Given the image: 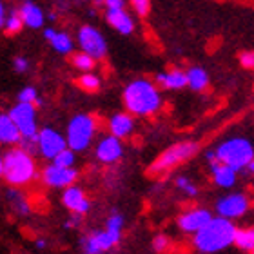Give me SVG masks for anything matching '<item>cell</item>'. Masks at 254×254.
<instances>
[{
    "mask_svg": "<svg viewBox=\"0 0 254 254\" xmlns=\"http://www.w3.org/2000/svg\"><path fill=\"white\" fill-rule=\"evenodd\" d=\"M37 143L38 149L42 151V154L48 156V158H55L57 154L62 153L64 149H65V140L55 129H44V131L38 132Z\"/></svg>",
    "mask_w": 254,
    "mask_h": 254,
    "instance_id": "cell-10",
    "label": "cell"
},
{
    "mask_svg": "<svg viewBox=\"0 0 254 254\" xmlns=\"http://www.w3.org/2000/svg\"><path fill=\"white\" fill-rule=\"evenodd\" d=\"M20 18H22V24H27L29 27H40L44 24V13L42 9L38 7V5L31 4V2H27V4L22 5L20 9Z\"/></svg>",
    "mask_w": 254,
    "mask_h": 254,
    "instance_id": "cell-18",
    "label": "cell"
},
{
    "mask_svg": "<svg viewBox=\"0 0 254 254\" xmlns=\"http://www.w3.org/2000/svg\"><path fill=\"white\" fill-rule=\"evenodd\" d=\"M51 44L59 53H69L73 49V42L65 33H55V37L51 38Z\"/></svg>",
    "mask_w": 254,
    "mask_h": 254,
    "instance_id": "cell-24",
    "label": "cell"
},
{
    "mask_svg": "<svg viewBox=\"0 0 254 254\" xmlns=\"http://www.w3.org/2000/svg\"><path fill=\"white\" fill-rule=\"evenodd\" d=\"M156 82H158L162 87H167V89H182V87L187 85V76L184 71L173 69L169 73L158 74V76H156Z\"/></svg>",
    "mask_w": 254,
    "mask_h": 254,
    "instance_id": "cell-19",
    "label": "cell"
},
{
    "mask_svg": "<svg viewBox=\"0 0 254 254\" xmlns=\"http://www.w3.org/2000/svg\"><path fill=\"white\" fill-rule=\"evenodd\" d=\"M211 218L212 216L209 211L194 209V211H189V212H186V214H182L178 223H180V227L184 229L186 233H198Z\"/></svg>",
    "mask_w": 254,
    "mask_h": 254,
    "instance_id": "cell-13",
    "label": "cell"
},
{
    "mask_svg": "<svg viewBox=\"0 0 254 254\" xmlns=\"http://www.w3.org/2000/svg\"><path fill=\"white\" fill-rule=\"evenodd\" d=\"M44 182L51 187H69L76 180V171L74 169H64V167H57V165H51V167H46L42 173Z\"/></svg>",
    "mask_w": 254,
    "mask_h": 254,
    "instance_id": "cell-12",
    "label": "cell"
},
{
    "mask_svg": "<svg viewBox=\"0 0 254 254\" xmlns=\"http://www.w3.org/2000/svg\"><path fill=\"white\" fill-rule=\"evenodd\" d=\"M132 5H134V11L138 13V16H147L149 11H151V4H149L147 0H134L132 2Z\"/></svg>",
    "mask_w": 254,
    "mask_h": 254,
    "instance_id": "cell-31",
    "label": "cell"
},
{
    "mask_svg": "<svg viewBox=\"0 0 254 254\" xmlns=\"http://www.w3.org/2000/svg\"><path fill=\"white\" fill-rule=\"evenodd\" d=\"M2 175L11 186H24L35 176L33 158L22 149H11L2 160Z\"/></svg>",
    "mask_w": 254,
    "mask_h": 254,
    "instance_id": "cell-3",
    "label": "cell"
},
{
    "mask_svg": "<svg viewBox=\"0 0 254 254\" xmlns=\"http://www.w3.org/2000/svg\"><path fill=\"white\" fill-rule=\"evenodd\" d=\"M122 151L124 149L120 140L115 136H109V138H104L100 142V145L96 147V156L104 164H111V162H117L122 156Z\"/></svg>",
    "mask_w": 254,
    "mask_h": 254,
    "instance_id": "cell-14",
    "label": "cell"
},
{
    "mask_svg": "<svg viewBox=\"0 0 254 254\" xmlns=\"http://www.w3.org/2000/svg\"><path fill=\"white\" fill-rule=\"evenodd\" d=\"M211 171L212 175H214V180H216L218 186L222 187L234 186V182H236V171H233L227 165H223L222 162H218L216 156L211 160Z\"/></svg>",
    "mask_w": 254,
    "mask_h": 254,
    "instance_id": "cell-16",
    "label": "cell"
},
{
    "mask_svg": "<svg viewBox=\"0 0 254 254\" xmlns=\"http://www.w3.org/2000/svg\"><path fill=\"white\" fill-rule=\"evenodd\" d=\"M153 247H154V251L164 253V251L169 247V240H167V236H164V234L156 236V238H154V242H153Z\"/></svg>",
    "mask_w": 254,
    "mask_h": 254,
    "instance_id": "cell-34",
    "label": "cell"
},
{
    "mask_svg": "<svg viewBox=\"0 0 254 254\" xmlns=\"http://www.w3.org/2000/svg\"><path fill=\"white\" fill-rule=\"evenodd\" d=\"M37 247H38V249H44V247H46V242H44V240H38Z\"/></svg>",
    "mask_w": 254,
    "mask_h": 254,
    "instance_id": "cell-41",
    "label": "cell"
},
{
    "mask_svg": "<svg viewBox=\"0 0 254 254\" xmlns=\"http://www.w3.org/2000/svg\"><path fill=\"white\" fill-rule=\"evenodd\" d=\"M106 5H109V9H124L122 0H109Z\"/></svg>",
    "mask_w": 254,
    "mask_h": 254,
    "instance_id": "cell-36",
    "label": "cell"
},
{
    "mask_svg": "<svg viewBox=\"0 0 254 254\" xmlns=\"http://www.w3.org/2000/svg\"><path fill=\"white\" fill-rule=\"evenodd\" d=\"M20 132L11 122L7 115H0V143H16L20 142Z\"/></svg>",
    "mask_w": 254,
    "mask_h": 254,
    "instance_id": "cell-20",
    "label": "cell"
},
{
    "mask_svg": "<svg viewBox=\"0 0 254 254\" xmlns=\"http://www.w3.org/2000/svg\"><path fill=\"white\" fill-rule=\"evenodd\" d=\"M187 76V85H190V89L194 91H203L209 85V76L201 67H192L186 73Z\"/></svg>",
    "mask_w": 254,
    "mask_h": 254,
    "instance_id": "cell-22",
    "label": "cell"
},
{
    "mask_svg": "<svg viewBox=\"0 0 254 254\" xmlns=\"http://www.w3.org/2000/svg\"><path fill=\"white\" fill-rule=\"evenodd\" d=\"M4 20H5L4 18V5L0 4V27L4 26Z\"/></svg>",
    "mask_w": 254,
    "mask_h": 254,
    "instance_id": "cell-39",
    "label": "cell"
},
{
    "mask_svg": "<svg viewBox=\"0 0 254 254\" xmlns=\"http://www.w3.org/2000/svg\"><path fill=\"white\" fill-rule=\"evenodd\" d=\"M247 209H249V200L245 194H231L218 201V212L223 220L242 216Z\"/></svg>",
    "mask_w": 254,
    "mask_h": 254,
    "instance_id": "cell-11",
    "label": "cell"
},
{
    "mask_svg": "<svg viewBox=\"0 0 254 254\" xmlns=\"http://www.w3.org/2000/svg\"><path fill=\"white\" fill-rule=\"evenodd\" d=\"M27 67H29V64H27L26 59H15V69L18 71V73L27 71Z\"/></svg>",
    "mask_w": 254,
    "mask_h": 254,
    "instance_id": "cell-35",
    "label": "cell"
},
{
    "mask_svg": "<svg viewBox=\"0 0 254 254\" xmlns=\"http://www.w3.org/2000/svg\"><path fill=\"white\" fill-rule=\"evenodd\" d=\"M176 186L180 187V189H186V187L189 186V182H187V178H184V176H180V178L176 180Z\"/></svg>",
    "mask_w": 254,
    "mask_h": 254,
    "instance_id": "cell-37",
    "label": "cell"
},
{
    "mask_svg": "<svg viewBox=\"0 0 254 254\" xmlns=\"http://www.w3.org/2000/svg\"><path fill=\"white\" fill-rule=\"evenodd\" d=\"M78 85L84 91H87V93H96V91L100 89V78H98L96 74L87 73L78 78Z\"/></svg>",
    "mask_w": 254,
    "mask_h": 254,
    "instance_id": "cell-25",
    "label": "cell"
},
{
    "mask_svg": "<svg viewBox=\"0 0 254 254\" xmlns=\"http://www.w3.org/2000/svg\"><path fill=\"white\" fill-rule=\"evenodd\" d=\"M37 98H38L37 91L33 89V87H26V89L18 95V104H27V106H33Z\"/></svg>",
    "mask_w": 254,
    "mask_h": 254,
    "instance_id": "cell-29",
    "label": "cell"
},
{
    "mask_svg": "<svg viewBox=\"0 0 254 254\" xmlns=\"http://www.w3.org/2000/svg\"><path fill=\"white\" fill-rule=\"evenodd\" d=\"M118 242H120V233H118V231H109V229H106V231L95 233L93 236H89V238L85 240L84 253L85 254H100V253H104V251L113 249Z\"/></svg>",
    "mask_w": 254,
    "mask_h": 254,
    "instance_id": "cell-9",
    "label": "cell"
},
{
    "mask_svg": "<svg viewBox=\"0 0 254 254\" xmlns=\"http://www.w3.org/2000/svg\"><path fill=\"white\" fill-rule=\"evenodd\" d=\"M9 200L13 201V205H15L16 211L22 212V214H26V212H27V203L24 201V198L20 196V192H16V190H11V192H9Z\"/></svg>",
    "mask_w": 254,
    "mask_h": 254,
    "instance_id": "cell-30",
    "label": "cell"
},
{
    "mask_svg": "<svg viewBox=\"0 0 254 254\" xmlns=\"http://www.w3.org/2000/svg\"><path fill=\"white\" fill-rule=\"evenodd\" d=\"M122 223H124V218L120 216V214H113V216L107 220V229H109V231H118V233H120Z\"/></svg>",
    "mask_w": 254,
    "mask_h": 254,
    "instance_id": "cell-33",
    "label": "cell"
},
{
    "mask_svg": "<svg viewBox=\"0 0 254 254\" xmlns=\"http://www.w3.org/2000/svg\"><path fill=\"white\" fill-rule=\"evenodd\" d=\"M78 42L84 49L85 55H89L91 59H102L106 55V40L100 35V31H96L95 27L84 26L78 33Z\"/></svg>",
    "mask_w": 254,
    "mask_h": 254,
    "instance_id": "cell-8",
    "label": "cell"
},
{
    "mask_svg": "<svg viewBox=\"0 0 254 254\" xmlns=\"http://www.w3.org/2000/svg\"><path fill=\"white\" fill-rule=\"evenodd\" d=\"M71 60H73L74 67L82 69V71H91V69L96 65L95 60L91 59L89 55H85V53H74L73 57H71Z\"/></svg>",
    "mask_w": 254,
    "mask_h": 254,
    "instance_id": "cell-26",
    "label": "cell"
},
{
    "mask_svg": "<svg viewBox=\"0 0 254 254\" xmlns=\"http://www.w3.org/2000/svg\"><path fill=\"white\" fill-rule=\"evenodd\" d=\"M84 254H85V253H84Z\"/></svg>",
    "mask_w": 254,
    "mask_h": 254,
    "instance_id": "cell-43",
    "label": "cell"
},
{
    "mask_svg": "<svg viewBox=\"0 0 254 254\" xmlns=\"http://www.w3.org/2000/svg\"><path fill=\"white\" fill-rule=\"evenodd\" d=\"M62 201H64V205L69 207V209L73 212H76L78 216L89 211V200H87L84 192L80 189H76V187H67L65 192H64Z\"/></svg>",
    "mask_w": 254,
    "mask_h": 254,
    "instance_id": "cell-15",
    "label": "cell"
},
{
    "mask_svg": "<svg viewBox=\"0 0 254 254\" xmlns=\"http://www.w3.org/2000/svg\"><path fill=\"white\" fill-rule=\"evenodd\" d=\"M109 127H111V132L115 138L127 136L132 131V118L129 115H124V113L115 115L111 118V122H109Z\"/></svg>",
    "mask_w": 254,
    "mask_h": 254,
    "instance_id": "cell-21",
    "label": "cell"
},
{
    "mask_svg": "<svg viewBox=\"0 0 254 254\" xmlns=\"http://www.w3.org/2000/svg\"><path fill=\"white\" fill-rule=\"evenodd\" d=\"M74 162V154L73 151H69V149H64L62 153H59L55 156V165L57 167H64V169H69Z\"/></svg>",
    "mask_w": 254,
    "mask_h": 254,
    "instance_id": "cell-28",
    "label": "cell"
},
{
    "mask_svg": "<svg viewBox=\"0 0 254 254\" xmlns=\"http://www.w3.org/2000/svg\"><path fill=\"white\" fill-rule=\"evenodd\" d=\"M234 225L223 218H211L203 227L196 233L194 244L201 253H216L233 244Z\"/></svg>",
    "mask_w": 254,
    "mask_h": 254,
    "instance_id": "cell-1",
    "label": "cell"
},
{
    "mask_svg": "<svg viewBox=\"0 0 254 254\" xmlns=\"http://www.w3.org/2000/svg\"><path fill=\"white\" fill-rule=\"evenodd\" d=\"M184 190H186L187 194H190V196H192V194H196V187H194V186H190V184H189V186H187Z\"/></svg>",
    "mask_w": 254,
    "mask_h": 254,
    "instance_id": "cell-38",
    "label": "cell"
},
{
    "mask_svg": "<svg viewBox=\"0 0 254 254\" xmlns=\"http://www.w3.org/2000/svg\"><path fill=\"white\" fill-rule=\"evenodd\" d=\"M218 162L231 167L233 171L244 169L253 164V145L244 138H233L223 142L214 153Z\"/></svg>",
    "mask_w": 254,
    "mask_h": 254,
    "instance_id": "cell-4",
    "label": "cell"
},
{
    "mask_svg": "<svg viewBox=\"0 0 254 254\" xmlns=\"http://www.w3.org/2000/svg\"><path fill=\"white\" fill-rule=\"evenodd\" d=\"M198 151V143L196 142H180L169 147L164 154H160L158 158L154 160V164L149 167V175H162L165 171H169L171 167L186 162L192 154Z\"/></svg>",
    "mask_w": 254,
    "mask_h": 254,
    "instance_id": "cell-5",
    "label": "cell"
},
{
    "mask_svg": "<svg viewBox=\"0 0 254 254\" xmlns=\"http://www.w3.org/2000/svg\"><path fill=\"white\" fill-rule=\"evenodd\" d=\"M44 35H46V38H48V40H51V38L55 37V29H46V33H44Z\"/></svg>",
    "mask_w": 254,
    "mask_h": 254,
    "instance_id": "cell-40",
    "label": "cell"
},
{
    "mask_svg": "<svg viewBox=\"0 0 254 254\" xmlns=\"http://www.w3.org/2000/svg\"><path fill=\"white\" fill-rule=\"evenodd\" d=\"M5 24V31L13 35V33H18L22 29V18L18 15V11H11V15L4 20Z\"/></svg>",
    "mask_w": 254,
    "mask_h": 254,
    "instance_id": "cell-27",
    "label": "cell"
},
{
    "mask_svg": "<svg viewBox=\"0 0 254 254\" xmlns=\"http://www.w3.org/2000/svg\"><path fill=\"white\" fill-rule=\"evenodd\" d=\"M0 176H2V158H0Z\"/></svg>",
    "mask_w": 254,
    "mask_h": 254,
    "instance_id": "cell-42",
    "label": "cell"
},
{
    "mask_svg": "<svg viewBox=\"0 0 254 254\" xmlns=\"http://www.w3.org/2000/svg\"><path fill=\"white\" fill-rule=\"evenodd\" d=\"M233 244H236L242 251L253 253L254 249V231L253 229H238L234 231Z\"/></svg>",
    "mask_w": 254,
    "mask_h": 254,
    "instance_id": "cell-23",
    "label": "cell"
},
{
    "mask_svg": "<svg viewBox=\"0 0 254 254\" xmlns=\"http://www.w3.org/2000/svg\"><path fill=\"white\" fill-rule=\"evenodd\" d=\"M126 107L134 115H149L160 107V95L156 87L147 80H136L127 85L124 93Z\"/></svg>",
    "mask_w": 254,
    "mask_h": 254,
    "instance_id": "cell-2",
    "label": "cell"
},
{
    "mask_svg": "<svg viewBox=\"0 0 254 254\" xmlns=\"http://www.w3.org/2000/svg\"><path fill=\"white\" fill-rule=\"evenodd\" d=\"M96 124L95 118L87 115H78L69 124L67 129V143L73 151H84L89 145L91 138L95 134Z\"/></svg>",
    "mask_w": 254,
    "mask_h": 254,
    "instance_id": "cell-6",
    "label": "cell"
},
{
    "mask_svg": "<svg viewBox=\"0 0 254 254\" xmlns=\"http://www.w3.org/2000/svg\"><path fill=\"white\" fill-rule=\"evenodd\" d=\"M7 117L11 118V122L15 124L22 138L37 136V117H35V107L33 106L16 104Z\"/></svg>",
    "mask_w": 254,
    "mask_h": 254,
    "instance_id": "cell-7",
    "label": "cell"
},
{
    "mask_svg": "<svg viewBox=\"0 0 254 254\" xmlns=\"http://www.w3.org/2000/svg\"><path fill=\"white\" fill-rule=\"evenodd\" d=\"M107 22L111 24L117 31L129 35L134 29V22L131 20V16L127 15L124 9H109L107 11Z\"/></svg>",
    "mask_w": 254,
    "mask_h": 254,
    "instance_id": "cell-17",
    "label": "cell"
},
{
    "mask_svg": "<svg viewBox=\"0 0 254 254\" xmlns=\"http://www.w3.org/2000/svg\"><path fill=\"white\" fill-rule=\"evenodd\" d=\"M238 59H240V64H242L245 69H253L254 67V55H253V51H242Z\"/></svg>",
    "mask_w": 254,
    "mask_h": 254,
    "instance_id": "cell-32",
    "label": "cell"
}]
</instances>
